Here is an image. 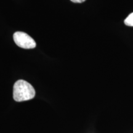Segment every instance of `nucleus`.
<instances>
[{
    "mask_svg": "<svg viewBox=\"0 0 133 133\" xmlns=\"http://www.w3.org/2000/svg\"><path fill=\"white\" fill-rule=\"evenodd\" d=\"M35 96V90L27 81L19 79L13 87V98L16 102H23L32 99Z\"/></svg>",
    "mask_w": 133,
    "mask_h": 133,
    "instance_id": "1",
    "label": "nucleus"
},
{
    "mask_svg": "<svg viewBox=\"0 0 133 133\" xmlns=\"http://www.w3.org/2000/svg\"><path fill=\"white\" fill-rule=\"evenodd\" d=\"M16 44L23 49H33L36 47V42L27 33L23 31H16L13 35Z\"/></svg>",
    "mask_w": 133,
    "mask_h": 133,
    "instance_id": "2",
    "label": "nucleus"
},
{
    "mask_svg": "<svg viewBox=\"0 0 133 133\" xmlns=\"http://www.w3.org/2000/svg\"><path fill=\"white\" fill-rule=\"evenodd\" d=\"M124 24L129 26H133V12L131 13L124 21Z\"/></svg>",
    "mask_w": 133,
    "mask_h": 133,
    "instance_id": "3",
    "label": "nucleus"
},
{
    "mask_svg": "<svg viewBox=\"0 0 133 133\" xmlns=\"http://www.w3.org/2000/svg\"><path fill=\"white\" fill-rule=\"evenodd\" d=\"M70 1L75 3H81L84 2L86 0H70Z\"/></svg>",
    "mask_w": 133,
    "mask_h": 133,
    "instance_id": "4",
    "label": "nucleus"
}]
</instances>
